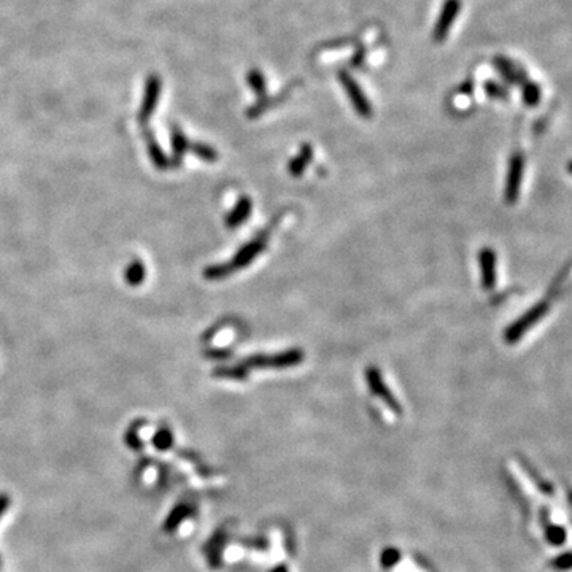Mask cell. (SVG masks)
I'll use <instances>...</instances> for the list:
<instances>
[{"label": "cell", "mask_w": 572, "mask_h": 572, "mask_svg": "<svg viewBox=\"0 0 572 572\" xmlns=\"http://www.w3.org/2000/svg\"><path fill=\"white\" fill-rule=\"evenodd\" d=\"M540 520H542V526L545 529V538L550 544L553 545H561L566 540V531L564 528L558 526V524H553L550 523L549 520V515L545 518V513L542 512V515H540Z\"/></svg>", "instance_id": "8fae6325"}, {"label": "cell", "mask_w": 572, "mask_h": 572, "mask_svg": "<svg viewBox=\"0 0 572 572\" xmlns=\"http://www.w3.org/2000/svg\"><path fill=\"white\" fill-rule=\"evenodd\" d=\"M485 92L488 94V96L490 97H504L506 96V91H504L502 89V86H500V85H496V83H493V81H488L486 85H485Z\"/></svg>", "instance_id": "d4e9b609"}, {"label": "cell", "mask_w": 572, "mask_h": 572, "mask_svg": "<svg viewBox=\"0 0 572 572\" xmlns=\"http://www.w3.org/2000/svg\"><path fill=\"white\" fill-rule=\"evenodd\" d=\"M339 80L344 85L345 92H347V96L350 99L351 105H353V108L359 113V117L371 118L372 117L371 102L367 101V97L364 96V92L361 91L358 83H356L347 72H340L339 73Z\"/></svg>", "instance_id": "5b68a950"}, {"label": "cell", "mask_w": 572, "mask_h": 572, "mask_svg": "<svg viewBox=\"0 0 572 572\" xmlns=\"http://www.w3.org/2000/svg\"><path fill=\"white\" fill-rule=\"evenodd\" d=\"M172 442H174V437H172V434L167 428L161 429V431L155 435V445L159 450H167L172 445Z\"/></svg>", "instance_id": "603a6c76"}, {"label": "cell", "mask_w": 572, "mask_h": 572, "mask_svg": "<svg viewBox=\"0 0 572 572\" xmlns=\"http://www.w3.org/2000/svg\"><path fill=\"white\" fill-rule=\"evenodd\" d=\"M270 572H288V569L286 566H277V568H274Z\"/></svg>", "instance_id": "4316f807"}, {"label": "cell", "mask_w": 572, "mask_h": 572, "mask_svg": "<svg viewBox=\"0 0 572 572\" xmlns=\"http://www.w3.org/2000/svg\"><path fill=\"white\" fill-rule=\"evenodd\" d=\"M302 361L304 351L299 348H290L277 355H253L250 356V358H246L240 366H244L246 371L266 369V367H272V369H286V367L301 364Z\"/></svg>", "instance_id": "6da1fadb"}, {"label": "cell", "mask_w": 572, "mask_h": 572, "mask_svg": "<svg viewBox=\"0 0 572 572\" xmlns=\"http://www.w3.org/2000/svg\"><path fill=\"white\" fill-rule=\"evenodd\" d=\"M233 272L234 270L230 269L229 262H226V264H217V266L207 267L206 272H204V275H206V278H208V280H221V278L230 275Z\"/></svg>", "instance_id": "4fadbf2b"}, {"label": "cell", "mask_w": 572, "mask_h": 572, "mask_svg": "<svg viewBox=\"0 0 572 572\" xmlns=\"http://www.w3.org/2000/svg\"><path fill=\"white\" fill-rule=\"evenodd\" d=\"M568 172H569V174H572V161L568 164Z\"/></svg>", "instance_id": "83f0119b"}, {"label": "cell", "mask_w": 572, "mask_h": 572, "mask_svg": "<svg viewBox=\"0 0 572 572\" xmlns=\"http://www.w3.org/2000/svg\"><path fill=\"white\" fill-rule=\"evenodd\" d=\"M246 81H248L250 88L253 89V91L258 94L259 97H262L266 94V80L264 77H262V73L259 70H251L248 73V77H246Z\"/></svg>", "instance_id": "5bb4252c"}, {"label": "cell", "mask_w": 572, "mask_h": 572, "mask_svg": "<svg viewBox=\"0 0 572 572\" xmlns=\"http://www.w3.org/2000/svg\"><path fill=\"white\" fill-rule=\"evenodd\" d=\"M571 502H572V495H571Z\"/></svg>", "instance_id": "f1b7e54d"}, {"label": "cell", "mask_w": 572, "mask_h": 572, "mask_svg": "<svg viewBox=\"0 0 572 572\" xmlns=\"http://www.w3.org/2000/svg\"><path fill=\"white\" fill-rule=\"evenodd\" d=\"M460 10H461V0H447V2L444 3L442 10H440L437 23H435L434 32H433L434 41L440 43V41L445 40V37H447L451 24H453V21L456 19V17H458Z\"/></svg>", "instance_id": "8992f818"}, {"label": "cell", "mask_w": 572, "mask_h": 572, "mask_svg": "<svg viewBox=\"0 0 572 572\" xmlns=\"http://www.w3.org/2000/svg\"><path fill=\"white\" fill-rule=\"evenodd\" d=\"M172 144H174V151H175V157H181L183 153L190 148V144H188V140L183 137V134L180 130H174V137H172Z\"/></svg>", "instance_id": "cb8c5ba5"}, {"label": "cell", "mask_w": 572, "mask_h": 572, "mask_svg": "<svg viewBox=\"0 0 572 572\" xmlns=\"http://www.w3.org/2000/svg\"><path fill=\"white\" fill-rule=\"evenodd\" d=\"M157 96H159V81H157L156 78H153V80L150 81L148 88H146L145 103H144V108H141V119H145L151 112H153V108L156 107Z\"/></svg>", "instance_id": "7c38bea8"}, {"label": "cell", "mask_w": 572, "mask_h": 572, "mask_svg": "<svg viewBox=\"0 0 572 572\" xmlns=\"http://www.w3.org/2000/svg\"><path fill=\"white\" fill-rule=\"evenodd\" d=\"M364 377H366V383H367V386H369V390L374 393L377 397L382 399V401L386 404L388 408H391L395 413H402L401 404H399L395 395L390 391V388L386 386L385 380H383V375L380 374V371L377 369V367L374 366L367 367L364 372Z\"/></svg>", "instance_id": "3957f363"}, {"label": "cell", "mask_w": 572, "mask_h": 572, "mask_svg": "<svg viewBox=\"0 0 572 572\" xmlns=\"http://www.w3.org/2000/svg\"><path fill=\"white\" fill-rule=\"evenodd\" d=\"M497 258L496 253L491 248H482L479 253V267H480V278H482V286L485 290H493L496 286L497 282Z\"/></svg>", "instance_id": "ba28073f"}, {"label": "cell", "mask_w": 572, "mask_h": 572, "mask_svg": "<svg viewBox=\"0 0 572 572\" xmlns=\"http://www.w3.org/2000/svg\"><path fill=\"white\" fill-rule=\"evenodd\" d=\"M266 237L264 235H259V237H256L253 240H250L248 244H245L242 248H240L237 253H235L234 259L229 262L230 269L233 270H239V269H244L250 264V262H253L258 256L264 251L266 248Z\"/></svg>", "instance_id": "52a82bcc"}, {"label": "cell", "mask_w": 572, "mask_h": 572, "mask_svg": "<svg viewBox=\"0 0 572 572\" xmlns=\"http://www.w3.org/2000/svg\"><path fill=\"white\" fill-rule=\"evenodd\" d=\"M144 275H145V269H144V264L141 262H134V264H130V267L128 270H126V278H128V282L130 285H139L144 280Z\"/></svg>", "instance_id": "ac0fdd59"}, {"label": "cell", "mask_w": 572, "mask_h": 572, "mask_svg": "<svg viewBox=\"0 0 572 572\" xmlns=\"http://www.w3.org/2000/svg\"><path fill=\"white\" fill-rule=\"evenodd\" d=\"M496 67H497V69H500L501 75H502L504 78H506L507 81L515 83V81L518 80L515 70H513V69H512V66L509 64V62H507L506 59H502V57H497V59H496Z\"/></svg>", "instance_id": "44dd1931"}, {"label": "cell", "mask_w": 572, "mask_h": 572, "mask_svg": "<svg viewBox=\"0 0 572 572\" xmlns=\"http://www.w3.org/2000/svg\"><path fill=\"white\" fill-rule=\"evenodd\" d=\"M7 507H8V497L0 496V517L3 515L5 511H7Z\"/></svg>", "instance_id": "484cf974"}, {"label": "cell", "mask_w": 572, "mask_h": 572, "mask_svg": "<svg viewBox=\"0 0 572 572\" xmlns=\"http://www.w3.org/2000/svg\"><path fill=\"white\" fill-rule=\"evenodd\" d=\"M251 210H253V202H251V199L248 196H242L237 201V204H235L234 208L228 213V217H226V226L234 229L237 228V226L244 224L246 219L250 218Z\"/></svg>", "instance_id": "9c48e42d"}, {"label": "cell", "mask_w": 572, "mask_h": 572, "mask_svg": "<svg viewBox=\"0 0 572 572\" xmlns=\"http://www.w3.org/2000/svg\"><path fill=\"white\" fill-rule=\"evenodd\" d=\"M523 101L528 107H536L540 101V89L534 83H529V85H524L523 88Z\"/></svg>", "instance_id": "e0dca14e"}, {"label": "cell", "mask_w": 572, "mask_h": 572, "mask_svg": "<svg viewBox=\"0 0 572 572\" xmlns=\"http://www.w3.org/2000/svg\"><path fill=\"white\" fill-rule=\"evenodd\" d=\"M190 148L193 150L194 155H197L199 157H202V159H206V161L218 159L217 151H215L213 148H210V146H207V145L194 144V145H190Z\"/></svg>", "instance_id": "d6986e66"}, {"label": "cell", "mask_w": 572, "mask_h": 572, "mask_svg": "<svg viewBox=\"0 0 572 572\" xmlns=\"http://www.w3.org/2000/svg\"><path fill=\"white\" fill-rule=\"evenodd\" d=\"M248 371L245 369L244 366L237 367H221V369L215 371V375L218 377H226V379H235V380H244Z\"/></svg>", "instance_id": "2e32d148"}, {"label": "cell", "mask_w": 572, "mask_h": 572, "mask_svg": "<svg viewBox=\"0 0 572 572\" xmlns=\"http://www.w3.org/2000/svg\"><path fill=\"white\" fill-rule=\"evenodd\" d=\"M313 157V148L310 145H302L301 150H299V153L293 157V159L288 162V172L293 177H301L304 172L307 170L308 164H310Z\"/></svg>", "instance_id": "30bf717a"}, {"label": "cell", "mask_w": 572, "mask_h": 572, "mask_svg": "<svg viewBox=\"0 0 572 572\" xmlns=\"http://www.w3.org/2000/svg\"><path fill=\"white\" fill-rule=\"evenodd\" d=\"M191 513V509L188 506H180V507H175V511L170 513L169 518H167L166 522V528L172 531V529H175L178 524L183 522V518L188 517Z\"/></svg>", "instance_id": "9a60e30c"}, {"label": "cell", "mask_w": 572, "mask_h": 572, "mask_svg": "<svg viewBox=\"0 0 572 572\" xmlns=\"http://www.w3.org/2000/svg\"><path fill=\"white\" fill-rule=\"evenodd\" d=\"M553 569L556 571H569L572 569V552H566L563 555L556 556V558L552 560V563H550Z\"/></svg>", "instance_id": "ffe728a7"}, {"label": "cell", "mask_w": 572, "mask_h": 572, "mask_svg": "<svg viewBox=\"0 0 572 572\" xmlns=\"http://www.w3.org/2000/svg\"><path fill=\"white\" fill-rule=\"evenodd\" d=\"M523 172H524V157L522 153H515L511 157V161H509L506 188H504V197H506L507 204H515L518 196H520Z\"/></svg>", "instance_id": "277c9868"}, {"label": "cell", "mask_w": 572, "mask_h": 572, "mask_svg": "<svg viewBox=\"0 0 572 572\" xmlns=\"http://www.w3.org/2000/svg\"><path fill=\"white\" fill-rule=\"evenodd\" d=\"M549 312V304L547 302H539L538 306L529 308V310L513 322L511 326L506 329L504 333V339H506L507 344H515L517 340H520L524 334L531 329L534 324H538L540 319L544 318V315Z\"/></svg>", "instance_id": "7a4b0ae2"}, {"label": "cell", "mask_w": 572, "mask_h": 572, "mask_svg": "<svg viewBox=\"0 0 572 572\" xmlns=\"http://www.w3.org/2000/svg\"><path fill=\"white\" fill-rule=\"evenodd\" d=\"M399 558H401V553H399L396 549H386L385 552L380 555V564L383 568L390 569L397 563Z\"/></svg>", "instance_id": "7402d4cb"}]
</instances>
